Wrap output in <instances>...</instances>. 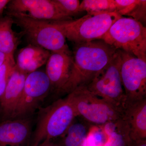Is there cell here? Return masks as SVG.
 Masks as SVG:
<instances>
[{
  "instance_id": "2e32d148",
  "label": "cell",
  "mask_w": 146,
  "mask_h": 146,
  "mask_svg": "<svg viewBox=\"0 0 146 146\" xmlns=\"http://www.w3.org/2000/svg\"><path fill=\"white\" fill-rule=\"evenodd\" d=\"M102 127L107 136L104 146H128L132 143L129 127L123 118L108 123Z\"/></svg>"
},
{
  "instance_id": "d6986e66",
  "label": "cell",
  "mask_w": 146,
  "mask_h": 146,
  "mask_svg": "<svg viewBox=\"0 0 146 146\" xmlns=\"http://www.w3.org/2000/svg\"><path fill=\"white\" fill-rule=\"evenodd\" d=\"M116 12L128 16L144 25L146 21L145 0H114Z\"/></svg>"
},
{
  "instance_id": "3957f363",
  "label": "cell",
  "mask_w": 146,
  "mask_h": 146,
  "mask_svg": "<svg viewBox=\"0 0 146 146\" xmlns=\"http://www.w3.org/2000/svg\"><path fill=\"white\" fill-rule=\"evenodd\" d=\"M122 16L117 12L88 14L76 20L52 21L75 44L101 39Z\"/></svg>"
},
{
  "instance_id": "d4e9b609",
  "label": "cell",
  "mask_w": 146,
  "mask_h": 146,
  "mask_svg": "<svg viewBox=\"0 0 146 146\" xmlns=\"http://www.w3.org/2000/svg\"><path fill=\"white\" fill-rule=\"evenodd\" d=\"M37 146H58L54 143L53 140H46Z\"/></svg>"
},
{
  "instance_id": "5b68a950",
  "label": "cell",
  "mask_w": 146,
  "mask_h": 146,
  "mask_svg": "<svg viewBox=\"0 0 146 146\" xmlns=\"http://www.w3.org/2000/svg\"><path fill=\"white\" fill-rule=\"evenodd\" d=\"M76 112L93 125L102 126L122 118L123 112L101 98L92 94L86 86H79L67 95Z\"/></svg>"
},
{
  "instance_id": "5bb4252c",
  "label": "cell",
  "mask_w": 146,
  "mask_h": 146,
  "mask_svg": "<svg viewBox=\"0 0 146 146\" xmlns=\"http://www.w3.org/2000/svg\"><path fill=\"white\" fill-rule=\"evenodd\" d=\"M122 118L129 127L131 141L146 140V98L127 106Z\"/></svg>"
},
{
  "instance_id": "6da1fadb",
  "label": "cell",
  "mask_w": 146,
  "mask_h": 146,
  "mask_svg": "<svg viewBox=\"0 0 146 146\" xmlns=\"http://www.w3.org/2000/svg\"><path fill=\"white\" fill-rule=\"evenodd\" d=\"M117 50L101 39L75 44L70 78L65 95L86 86L108 65Z\"/></svg>"
},
{
  "instance_id": "7a4b0ae2",
  "label": "cell",
  "mask_w": 146,
  "mask_h": 146,
  "mask_svg": "<svg viewBox=\"0 0 146 146\" xmlns=\"http://www.w3.org/2000/svg\"><path fill=\"white\" fill-rule=\"evenodd\" d=\"M74 108L66 96L38 110L36 127L30 146H37L46 140L62 136L76 117Z\"/></svg>"
},
{
  "instance_id": "52a82bcc",
  "label": "cell",
  "mask_w": 146,
  "mask_h": 146,
  "mask_svg": "<svg viewBox=\"0 0 146 146\" xmlns=\"http://www.w3.org/2000/svg\"><path fill=\"white\" fill-rule=\"evenodd\" d=\"M121 62V51L117 50L107 66L86 86L92 94L123 112L126 98L120 75Z\"/></svg>"
},
{
  "instance_id": "4316f807",
  "label": "cell",
  "mask_w": 146,
  "mask_h": 146,
  "mask_svg": "<svg viewBox=\"0 0 146 146\" xmlns=\"http://www.w3.org/2000/svg\"><path fill=\"white\" fill-rule=\"evenodd\" d=\"M9 58V57H8V56H7L2 53L0 52V66H1Z\"/></svg>"
},
{
  "instance_id": "cb8c5ba5",
  "label": "cell",
  "mask_w": 146,
  "mask_h": 146,
  "mask_svg": "<svg viewBox=\"0 0 146 146\" xmlns=\"http://www.w3.org/2000/svg\"><path fill=\"white\" fill-rule=\"evenodd\" d=\"M10 1L9 0H0V19L2 18L5 9L7 7Z\"/></svg>"
},
{
  "instance_id": "e0dca14e",
  "label": "cell",
  "mask_w": 146,
  "mask_h": 146,
  "mask_svg": "<svg viewBox=\"0 0 146 146\" xmlns=\"http://www.w3.org/2000/svg\"><path fill=\"white\" fill-rule=\"evenodd\" d=\"M13 24L11 16L7 15L0 19V52L11 58H14L20 41L12 29Z\"/></svg>"
},
{
  "instance_id": "277c9868",
  "label": "cell",
  "mask_w": 146,
  "mask_h": 146,
  "mask_svg": "<svg viewBox=\"0 0 146 146\" xmlns=\"http://www.w3.org/2000/svg\"><path fill=\"white\" fill-rule=\"evenodd\" d=\"M100 39L116 50L146 61V28L133 18L122 16Z\"/></svg>"
},
{
  "instance_id": "7402d4cb",
  "label": "cell",
  "mask_w": 146,
  "mask_h": 146,
  "mask_svg": "<svg viewBox=\"0 0 146 146\" xmlns=\"http://www.w3.org/2000/svg\"><path fill=\"white\" fill-rule=\"evenodd\" d=\"M16 68L14 58H9L6 61L0 66V99L4 94L11 76Z\"/></svg>"
},
{
  "instance_id": "ba28073f",
  "label": "cell",
  "mask_w": 146,
  "mask_h": 146,
  "mask_svg": "<svg viewBox=\"0 0 146 146\" xmlns=\"http://www.w3.org/2000/svg\"><path fill=\"white\" fill-rule=\"evenodd\" d=\"M120 51L122 58L120 75L126 107L146 98V61Z\"/></svg>"
},
{
  "instance_id": "9c48e42d",
  "label": "cell",
  "mask_w": 146,
  "mask_h": 146,
  "mask_svg": "<svg viewBox=\"0 0 146 146\" xmlns=\"http://www.w3.org/2000/svg\"><path fill=\"white\" fill-rule=\"evenodd\" d=\"M50 93V82L45 71L28 74L14 119L33 117Z\"/></svg>"
},
{
  "instance_id": "8992f818",
  "label": "cell",
  "mask_w": 146,
  "mask_h": 146,
  "mask_svg": "<svg viewBox=\"0 0 146 146\" xmlns=\"http://www.w3.org/2000/svg\"><path fill=\"white\" fill-rule=\"evenodd\" d=\"M11 16L29 44L51 52L69 50L65 35L52 21L36 20L18 14Z\"/></svg>"
},
{
  "instance_id": "ac0fdd59",
  "label": "cell",
  "mask_w": 146,
  "mask_h": 146,
  "mask_svg": "<svg viewBox=\"0 0 146 146\" xmlns=\"http://www.w3.org/2000/svg\"><path fill=\"white\" fill-rule=\"evenodd\" d=\"M80 119L76 120L75 118L65 133L59 137L62 138L63 146H86L92 125L82 118Z\"/></svg>"
},
{
  "instance_id": "ffe728a7",
  "label": "cell",
  "mask_w": 146,
  "mask_h": 146,
  "mask_svg": "<svg viewBox=\"0 0 146 146\" xmlns=\"http://www.w3.org/2000/svg\"><path fill=\"white\" fill-rule=\"evenodd\" d=\"M80 11L88 14L116 12L114 0H83L80 3Z\"/></svg>"
},
{
  "instance_id": "9a60e30c",
  "label": "cell",
  "mask_w": 146,
  "mask_h": 146,
  "mask_svg": "<svg viewBox=\"0 0 146 146\" xmlns=\"http://www.w3.org/2000/svg\"><path fill=\"white\" fill-rule=\"evenodd\" d=\"M51 52L41 47L29 44L18 52L16 68L27 74L37 70L46 63Z\"/></svg>"
},
{
  "instance_id": "44dd1931",
  "label": "cell",
  "mask_w": 146,
  "mask_h": 146,
  "mask_svg": "<svg viewBox=\"0 0 146 146\" xmlns=\"http://www.w3.org/2000/svg\"><path fill=\"white\" fill-rule=\"evenodd\" d=\"M107 141V136L105 133L102 126L91 125L86 146H104Z\"/></svg>"
},
{
  "instance_id": "4fadbf2b",
  "label": "cell",
  "mask_w": 146,
  "mask_h": 146,
  "mask_svg": "<svg viewBox=\"0 0 146 146\" xmlns=\"http://www.w3.org/2000/svg\"><path fill=\"white\" fill-rule=\"evenodd\" d=\"M27 75L16 67L11 74L5 91L0 99V112L2 121L14 119Z\"/></svg>"
},
{
  "instance_id": "8fae6325",
  "label": "cell",
  "mask_w": 146,
  "mask_h": 146,
  "mask_svg": "<svg viewBox=\"0 0 146 146\" xmlns=\"http://www.w3.org/2000/svg\"><path fill=\"white\" fill-rule=\"evenodd\" d=\"M73 62V54L70 50L51 52L45 72L50 82V93L56 97L65 95Z\"/></svg>"
},
{
  "instance_id": "7c38bea8",
  "label": "cell",
  "mask_w": 146,
  "mask_h": 146,
  "mask_svg": "<svg viewBox=\"0 0 146 146\" xmlns=\"http://www.w3.org/2000/svg\"><path fill=\"white\" fill-rule=\"evenodd\" d=\"M33 117L4 120L0 123V146H30Z\"/></svg>"
},
{
  "instance_id": "484cf974",
  "label": "cell",
  "mask_w": 146,
  "mask_h": 146,
  "mask_svg": "<svg viewBox=\"0 0 146 146\" xmlns=\"http://www.w3.org/2000/svg\"><path fill=\"white\" fill-rule=\"evenodd\" d=\"M132 146H146V140L132 141Z\"/></svg>"
},
{
  "instance_id": "30bf717a",
  "label": "cell",
  "mask_w": 146,
  "mask_h": 146,
  "mask_svg": "<svg viewBox=\"0 0 146 146\" xmlns=\"http://www.w3.org/2000/svg\"><path fill=\"white\" fill-rule=\"evenodd\" d=\"M7 15L18 14L48 21L72 20L62 12L53 0H13L7 7Z\"/></svg>"
},
{
  "instance_id": "603a6c76",
  "label": "cell",
  "mask_w": 146,
  "mask_h": 146,
  "mask_svg": "<svg viewBox=\"0 0 146 146\" xmlns=\"http://www.w3.org/2000/svg\"><path fill=\"white\" fill-rule=\"evenodd\" d=\"M55 3L66 16H72L80 13V2L79 0H53Z\"/></svg>"
}]
</instances>
